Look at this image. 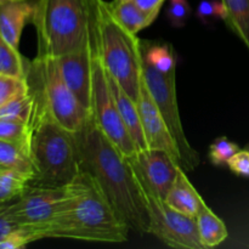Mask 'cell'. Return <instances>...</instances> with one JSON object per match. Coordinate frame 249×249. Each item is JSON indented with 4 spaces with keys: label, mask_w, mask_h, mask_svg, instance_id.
I'll return each mask as SVG.
<instances>
[{
    "label": "cell",
    "mask_w": 249,
    "mask_h": 249,
    "mask_svg": "<svg viewBox=\"0 0 249 249\" xmlns=\"http://www.w3.org/2000/svg\"><path fill=\"white\" fill-rule=\"evenodd\" d=\"M74 136L83 169L91 173L130 230L150 233L147 202L128 157L105 135L91 114Z\"/></svg>",
    "instance_id": "6da1fadb"
},
{
    "label": "cell",
    "mask_w": 249,
    "mask_h": 249,
    "mask_svg": "<svg viewBox=\"0 0 249 249\" xmlns=\"http://www.w3.org/2000/svg\"><path fill=\"white\" fill-rule=\"evenodd\" d=\"M60 211L44 231V238L121 243L130 230L91 173L83 169L65 186Z\"/></svg>",
    "instance_id": "7a4b0ae2"
},
{
    "label": "cell",
    "mask_w": 249,
    "mask_h": 249,
    "mask_svg": "<svg viewBox=\"0 0 249 249\" xmlns=\"http://www.w3.org/2000/svg\"><path fill=\"white\" fill-rule=\"evenodd\" d=\"M31 125L29 155L34 168V178L31 185L44 187L67 186L82 170L74 134L51 118L38 101V97Z\"/></svg>",
    "instance_id": "3957f363"
},
{
    "label": "cell",
    "mask_w": 249,
    "mask_h": 249,
    "mask_svg": "<svg viewBox=\"0 0 249 249\" xmlns=\"http://www.w3.org/2000/svg\"><path fill=\"white\" fill-rule=\"evenodd\" d=\"M94 26L100 55L107 72L138 101L142 83V53L138 34L129 32L105 0H92Z\"/></svg>",
    "instance_id": "277c9868"
},
{
    "label": "cell",
    "mask_w": 249,
    "mask_h": 249,
    "mask_svg": "<svg viewBox=\"0 0 249 249\" xmlns=\"http://www.w3.org/2000/svg\"><path fill=\"white\" fill-rule=\"evenodd\" d=\"M91 14L92 0H36V57H58L80 48L89 38Z\"/></svg>",
    "instance_id": "5b68a950"
},
{
    "label": "cell",
    "mask_w": 249,
    "mask_h": 249,
    "mask_svg": "<svg viewBox=\"0 0 249 249\" xmlns=\"http://www.w3.org/2000/svg\"><path fill=\"white\" fill-rule=\"evenodd\" d=\"M28 70L38 84L29 87L49 116L71 133H78L84 126L90 112L66 84L56 57H36Z\"/></svg>",
    "instance_id": "8992f818"
},
{
    "label": "cell",
    "mask_w": 249,
    "mask_h": 249,
    "mask_svg": "<svg viewBox=\"0 0 249 249\" xmlns=\"http://www.w3.org/2000/svg\"><path fill=\"white\" fill-rule=\"evenodd\" d=\"M91 63H92V80H91V109L92 116L97 125L101 128L105 135L122 151L125 157H131L136 152L135 143L131 139L129 130L119 116L111 87H109L107 71L102 62L101 55L97 45L96 33L94 26V9L91 14Z\"/></svg>",
    "instance_id": "52a82bcc"
},
{
    "label": "cell",
    "mask_w": 249,
    "mask_h": 249,
    "mask_svg": "<svg viewBox=\"0 0 249 249\" xmlns=\"http://www.w3.org/2000/svg\"><path fill=\"white\" fill-rule=\"evenodd\" d=\"M175 70L165 73L160 72L142 56L143 80L177 142L182 158V168L185 172H194L201 163V157L198 152L190 145L182 128L178 106Z\"/></svg>",
    "instance_id": "ba28073f"
},
{
    "label": "cell",
    "mask_w": 249,
    "mask_h": 249,
    "mask_svg": "<svg viewBox=\"0 0 249 249\" xmlns=\"http://www.w3.org/2000/svg\"><path fill=\"white\" fill-rule=\"evenodd\" d=\"M143 195L150 216V233L173 248L206 249L199 238L196 218L180 213L165 199L146 190H143Z\"/></svg>",
    "instance_id": "9c48e42d"
},
{
    "label": "cell",
    "mask_w": 249,
    "mask_h": 249,
    "mask_svg": "<svg viewBox=\"0 0 249 249\" xmlns=\"http://www.w3.org/2000/svg\"><path fill=\"white\" fill-rule=\"evenodd\" d=\"M65 196V187L31 185L21 197L6 204V209L21 225L33 228L43 240L44 231L60 211Z\"/></svg>",
    "instance_id": "30bf717a"
},
{
    "label": "cell",
    "mask_w": 249,
    "mask_h": 249,
    "mask_svg": "<svg viewBox=\"0 0 249 249\" xmlns=\"http://www.w3.org/2000/svg\"><path fill=\"white\" fill-rule=\"evenodd\" d=\"M128 160L142 189L165 199L181 168L177 160L158 148L136 151Z\"/></svg>",
    "instance_id": "8fae6325"
},
{
    "label": "cell",
    "mask_w": 249,
    "mask_h": 249,
    "mask_svg": "<svg viewBox=\"0 0 249 249\" xmlns=\"http://www.w3.org/2000/svg\"><path fill=\"white\" fill-rule=\"evenodd\" d=\"M91 26V23H90ZM91 36L77 50L56 57L61 74L74 96L90 112L91 109Z\"/></svg>",
    "instance_id": "7c38bea8"
},
{
    "label": "cell",
    "mask_w": 249,
    "mask_h": 249,
    "mask_svg": "<svg viewBox=\"0 0 249 249\" xmlns=\"http://www.w3.org/2000/svg\"><path fill=\"white\" fill-rule=\"evenodd\" d=\"M136 105H138L141 125H142L147 147L167 151L177 160V162L182 168V158L177 142H175L168 125L165 124L155 100L151 96L150 90H148L143 78Z\"/></svg>",
    "instance_id": "4fadbf2b"
},
{
    "label": "cell",
    "mask_w": 249,
    "mask_h": 249,
    "mask_svg": "<svg viewBox=\"0 0 249 249\" xmlns=\"http://www.w3.org/2000/svg\"><path fill=\"white\" fill-rule=\"evenodd\" d=\"M36 0H15L0 4V34L18 49L22 31L32 22Z\"/></svg>",
    "instance_id": "5bb4252c"
},
{
    "label": "cell",
    "mask_w": 249,
    "mask_h": 249,
    "mask_svg": "<svg viewBox=\"0 0 249 249\" xmlns=\"http://www.w3.org/2000/svg\"><path fill=\"white\" fill-rule=\"evenodd\" d=\"M107 78H108L109 87H111L112 94H113L114 101H116L117 108H118L119 116L122 121L125 124L126 129L129 130L131 139L135 143L136 151L146 150L147 142H146L145 135H143L142 125H141L140 114H139L138 105L134 101L125 90L119 85V83L107 72Z\"/></svg>",
    "instance_id": "9a60e30c"
},
{
    "label": "cell",
    "mask_w": 249,
    "mask_h": 249,
    "mask_svg": "<svg viewBox=\"0 0 249 249\" xmlns=\"http://www.w3.org/2000/svg\"><path fill=\"white\" fill-rule=\"evenodd\" d=\"M165 202L180 213L196 218L203 206L204 199L191 184L186 172L180 168L177 179L165 197Z\"/></svg>",
    "instance_id": "2e32d148"
},
{
    "label": "cell",
    "mask_w": 249,
    "mask_h": 249,
    "mask_svg": "<svg viewBox=\"0 0 249 249\" xmlns=\"http://www.w3.org/2000/svg\"><path fill=\"white\" fill-rule=\"evenodd\" d=\"M0 170H14L31 178H34L29 147L27 145L0 139Z\"/></svg>",
    "instance_id": "e0dca14e"
},
{
    "label": "cell",
    "mask_w": 249,
    "mask_h": 249,
    "mask_svg": "<svg viewBox=\"0 0 249 249\" xmlns=\"http://www.w3.org/2000/svg\"><path fill=\"white\" fill-rule=\"evenodd\" d=\"M201 242L206 249L221 245L228 238L229 231L225 223L204 202L196 216Z\"/></svg>",
    "instance_id": "ac0fdd59"
},
{
    "label": "cell",
    "mask_w": 249,
    "mask_h": 249,
    "mask_svg": "<svg viewBox=\"0 0 249 249\" xmlns=\"http://www.w3.org/2000/svg\"><path fill=\"white\" fill-rule=\"evenodd\" d=\"M112 4V10L116 18L133 34H138L142 29L147 28L156 18L160 11H146L141 9L134 0Z\"/></svg>",
    "instance_id": "d6986e66"
},
{
    "label": "cell",
    "mask_w": 249,
    "mask_h": 249,
    "mask_svg": "<svg viewBox=\"0 0 249 249\" xmlns=\"http://www.w3.org/2000/svg\"><path fill=\"white\" fill-rule=\"evenodd\" d=\"M228 11L225 22L249 50V0H221Z\"/></svg>",
    "instance_id": "ffe728a7"
},
{
    "label": "cell",
    "mask_w": 249,
    "mask_h": 249,
    "mask_svg": "<svg viewBox=\"0 0 249 249\" xmlns=\"http://www.w3.org/2000/svg\"><path fill=\"white\" fill-rule=\"evenodd\" d=\"M36 108V96L33 90L27 94L17 96L16 99L0 107V118L14 119L22 123L32 124Z\"/></svg>",
    "instance_id": "44dd1931"
},
{
    "label": "cell",
    "mask_w": 249,
    "mask_h": 249,
    "mask_svg": "<svg viewBox=\"0 0 249 249\" xmlns=\"http://www.w3.org/2000/svg\"><path fill=\"white\" fill-rule=\"evenodd\" d=\"M31 186V178L14 170L0 172V206L16 201Z\"/></svg>",
    "instance_id": "7402d4cb"
},
{
    "label": "cell",
    "mask_w": 249,
    "mask_h": 249,
    "mask_svg": "<svg viewBox=\"0 0 249 249\" xmlns=\"http://www.w3.org/2000/svg\"><path fill=\"white\" fill-rule=\"evenodd\" d=\"M28 67L29 65H27L18 49L0 34V74L27 78Z\"/></svg>",
    "instance_id": "603a6c76"
},
{
    "label": "cell",
    "mask_w": 249,
    "mask_h": 249,
    "mask_svg": "<svg viewBox=\"0 0 249 249\" xmlns=\"http://www.w3.org/2000/svg\"><path fill=\"white\" fill-rule=\"evenodd\" d=\"M142 56L160 72H170L177 68L175 55L172 46L151 40H141Z\"/></svg>",
    "instance_id": "cb8c5ba5"
},
{
    "label": "cell",
    "mask_w": 249,
    "mask_h": 249,
    "mask_svg": "<svg viewBox=\"0 0 249 249\" xmlns=\"http://www.w3.org/2000/svg\"><path fill=\"white\" fill-rule=\"evenodd\" d=\"M32 125L14 119L0 118V139L27 145L29 147Z\"/></svg>",
    "instance_id": "d4e9b609"
},
{
    "label": "cell",
    "mask_w": 249,
    "mask_h": 249,
    "mask_svg": "<svg viewBox=\"0 0 249 249\" xmlns=\"http://www.w3.org/2000/svg\"><path fill=\"white\" fill-rule=\"evenodd\" d=\"M31 90L27 78L0 74V107Z\"/></svg>",
    "instance_id": "484cf974"
},
{
    "label": "cell",
    "mask_w": 249,
    "mask_h": 249,
    "mask_svg": "<svg viewBox=\"0 0 249 249\" xmlns=\"http://www.w3.org/2000/svg\"><path fill=\"white\" fill-rule=\"evenodd\" d=\"M238 151H240V147H238L237 143L232 142V141H230L225 136H221V138L215 139L211 143V146H209L208 158L212 164L216 165V167H219V165H225L228 164L229 160Z\"/></svg>",
    "instance_id": "4316f807"
},
{
    "label": "cell",
    "mask_w": 249,
    "mask_h": 249,
    "mask_svg": "<svg viewBox=\"0 0 249 249\" xmlns=\"http://www.w3.org/2000/svg\"><path fill=\"white\" fill-rule=\"evenodd\" d=\"M196 16L202 23H211L213 19H224L228 16V11L221 0H202L197 6Z\"/></svg>",
    "instance_id": "83f0119b"
},
{
    "label": "cell",
    "mask_w": 249,
    "mask_h": 249,
    "mask_svg": "<svg viewBox=\"0 0 249 249\" xmlns=\"http://www.w3.org/2000/svg\"><path fill=\"white\" fill-rule=\"evenodd\" d=\"M192 14L191 5L187 0H169L167 18L173 27H184Z\"/></svg>",
    "instance_id": "f1b7e54d"
},
{
    "label": "cell",
    "mask_w": 249,
    "mask_h": 249,
    "mask_svg": "<svg viewBox=\"0 0 249 249\" xmlns=\"http://www.w3.org/2000/svg\"><path fill=\"white\" fill-rule=\"evenodd\" d=\"M21 224L7 212L6 204L5 206H0V243L9 237L12 232L18 230Z\"/></svg>",
    "instance_id": "f546056e"
},
{
    "label": "cell",
    "mask_w": 249,
    "mask_h": 249,
    "mask_svg": "<svg viewBox=\"0 0 249 249\" xmlns=\"http://www.w3.org/2000/svg\"><path fill=\"white\" fill-rule=\"evenodd\" d=\"M228 165L235 174L241 177H249V148L236 152L229 160Z\"/></svg>",
    "instance_id": "4dcf8cb0"
},
{
    "label": "cell",
    "mask_w": 249,
    "mask_h": 249,
    "mask_svg": "<svg viewBox=\"0 0 249 249\" xmlns=\"http://www.w3.org/2000/svg\"><path fill=\"white\" fill-rule=\"evenodd\" d=\"M134 1L146 11H160L165 0H134Z\"/></svg>",
    "instance_id": "1f68e13d"
},
{
    "label": "cell",
    "mask_w": 249,
    "mask_h": 249,
    "mask_svg": "<svg viewBox=\"0 0 249 249\" xmlns=\"http://www.w3.org/2000/svg\"><path fill=\"white\" fill-rule=\"evenodd\" d=\"M123 1H128V0H113V4H119V2H123Z\"/></svg>",
    "instance_id": "d6a6232c"
},
{
    "label": "cell",
    "mask_w": 249,
    "mask_h": 249,
    "mask_svg": "<svg viewBox=\"0 0 249 249\" xmlns=\"http://www.w3.org/2000/svg\"><path fill=\"white\" fill-rule=\"evenodd\" d=\"M6 1H15V0H0V4H1V2H6Z\"/></svg>",
    "instance_id": "836d02e7"
},
{
    "label": "cell",
    "mask_w": 249,
    "mask_h": 249,
    "mask_svg": "<svg viewBox=\"0 0 249 249\" xmlns=\"http://www.w3.org/2000/svg\"><path fill=\"white\" fill-rule=\"evenodd\" d=\"M0 172H1V170H0Z\"/></svg>",
    "instance_id": "e575fe53"
}]
</instances>
